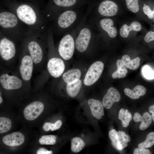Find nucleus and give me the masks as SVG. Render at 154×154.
Masks as SVG:
<instances>
[{
    "label": "nucleus",
    "instance_id": "f257e3e1",
    "mask_svg": "<svg viewBox=\"0 0 154 154\" xmlns=\"http://www.w3.org/2000/svg\"><path fill=\"white\" fill-rule=\"evenodd\" d=\"M79 12L68 10L59 13L56 21V25L60 32H64L72 29L78 22L80 16Z\"/></svg>",
    "mask_w": 154,
    "mask_h": 154
},
{
    "label": "nucleus",
    "instance_id": "f03ea898",
    "mask_svg": "<svg viewBox=\"0 0 154 154\" xmlns=\"http://www.w3.org/2000/svg\"><path fill=\"white\" fill-rule=\"evenodd\" d=\"M75 49V42L72 36L70 34L64 35L60 40L58 51L60 56L64 60H68L72 56Z\"/></svg>",
    "mask_w": 154,
    "mask_h": 154
},
{
    "label": "nucleus",
    "instance_id": "7ed1b4c3",
    "mask_svg": "<svg viewBox=\"0 0 154 154\" xmlns=\"http://www.w3.org/2000/svg\"><path fill=\"white\" fill-rule=\"evenodd\" d=\"M103 63L100 61H96L90 66L84 80V84L90 86L96 82L100 77L104 70Z\"/></svg>",
    "mask_w": 154,
    "mask_h": 154
},
{
    "label": "nucleus",
    "instance_id": "20e7f679",
    "mask_svg": "<svg viewBox=\"0 0 154 154\" xmlns=\"http://www.w3.org/2000/svg\"><path fill=\"white\" fill-rule=\"evenodd\" d=\"M17 15L19 18L25 23L31 25L35 23L37 17L34 10L30 6L22 5L17 10Z\"/></svg>",
    "mask_w": 154,
    "mask_h": 154
},
{
    "label": "nucleus",
    "instance_id": "39448f33",
    "mask_svg": "<svg viewBox=\"0 0 154 154\" xmlns=\"http://www.w3.org/2000/svg\"><path fill=\"white\" fill-rule=\"evenodd\" d=\"M91 38V33L88 28L83 26L77 35L75 45L77 50L81 52L87 49Z\"/></svg>",
    "mask_w": 154,
    "mask_h": 154
},
{
    "label": "nucleus",
    "instance_id": "423d86ee",
    "mask_svg": "<svg viewBox=\"0 0 154 154\" xmlns=\"http://www.w3.org/2000/svg\"><path fill=\"white\" fill-rule=\"evenodd\" d=\"M44 108V104L35 101L27 106L24 110V115L27 120L32 121L37 118L41 114Z\"/></svg>",
    "mask_w": 154,
    "mask_h": 154
},
{
    "label": "nucleus",
    "instance_id": "0eeeda50",
    "mask_svg": "<svg viewBox=\"0 0 154 154\" xmlns=\"http://www.w3.org/2000/svg\"><path fill=\"white\" fill-rule=\"evenodd\" d=\"M15 53V48L13 42L6 38L0 41V54L4 60H7L12 58Z\"/></svg>",
    "mask_w": 154,
    "mask_h": 154
},
{
    "label": "nucleus",
    "instance_id": "6e6552de",
    "mask_svg": "<svg viewBox=\"0 0 154 154\" xmlns=\"http://www.w3.org/2000/svg\"><path fill=\"white\" fill-rule=\"evenodd\" d=\"M47 67L50 74L55 78L60 76L65 69V65L63 61L61 59L54 58L48 61Z\"/></svg>",
    "mask_w": 154,
    "mask_h": 154
},
{
    "label": "nucleus",
    "instance_id": "1a4fd4ad",
    "mask_svg": "<svg viewBox=\"0 0 154 154\" xmlns=\"http://www.w3.org/2000/svg\"><path fill=\"white\" fill-rule=\"evenodd\" d=\"M0 82L4 89L8 90L18 89L22 85L21 80L18 77L7 74L1 76Z\"/></svg>",
    "mask_w": 154,
    "mask_h": 154
},
{
    "label": "nucleus",
    "instance_id": "9d476101",
    "mask_svg": "<svg viewBox=\"0 0 154 154\" xmlns=\"http://www.w3.org/2000/svg\"><path fill=\"white\" fill-rule=\"evenodd\" d=\"M33 61L31 57L26 55L23 58L20 67V71L22 78L25 80H30L33 70Z\"/></svg>",
    "mask_w": 154,
    "mask_h": 154
},
{
    "label": "nucleus",
    "instance_id": "9b49d317",
    "mask_svg": "<svg viewBox=\"0 0 154 154\" xmlns=\"http://www.w3.org/2000/svg\"><path fill=\"white\" fill-rule=\"evenodd\" d=\"M121 96L118 91L115 88L111 87L104 96L102 104L104 107L109 109L114 103L119 102Z\"/></svg>",
    "mask_w": 154,
    "mask_h": 154
},
{
    "label": "nucleus",
    "instance_id": "f8f14e48",
    "mask_svg": "<svg viewBox=\"0 0 154 154\" xmlns=\"http://www.w3.org/2000/svg\"><path fill=\"white\" fill-rule=\"evenodd\" d=\"M118 7L114 2L109 0L103 1L100 4L98 11L103 16L110 17L115 15L117 13Z\"/></svg>",
    "mask_w": 154,
    "mask_h": 154
},
{
    "label": "nucleus",
    "instance_id": "ddd939ff",
    "mask_svg": "<svg viewBox=\"0 0 154 154\" xmlns=\"http://www.w3.org/2000/svg\"><path fill=\"white\" fill-rule=\"evenodd\" d=\"M2 140L3 143L7 146H19L24 143L25 137L21 133L14 132L3 137Z\"/></svg>",
    "mask_w": 154,
    "mask_h": 154
},
{
    "label": "nucleus",
    "instance_id": "4468645a",
    "mask_svg": "<svg viewBox=\"0 0 154 154\" xmlns=\"http://www.w3.org/2000/svg\"><path fill=\"white\" fill-rule=\"evenodd\" d=\"M18 21L16 16L11 13L4 12L0 13V25L4 28L15 26Z\"/></svg>",
    "mask_w": 154,
    "mask_h": 154
},
{
    "label": "nucleus",
    "instance_id": "2eb2a0df",
    "mask_svg": "<svg viewBox=\"0 0 154 154\" xmlns=\"http://www.w3.org/2000/svg\"><path fill=\"white\" fill-rule=\"evenodd\" d=\"M88 104L93 116L98 119H101L104 115L102 103L99 100L90 99L88 101Z\"/></svg>",
    "mask_w": 154,
    "mask_h": 154
},
{
    "label": "nucleus",
    "instance_id": "dca6fc26",
    "mask_svg": "<svg viewBox=\"0 0 154 154\" xmlns=\"http://www.w3.org/2000/svg\"><path fill=\"white\" fill-rule=\"evenodd\" d=\"M28 49L33 61L36 64L40 62L42 58L43 52L39 44L32 41L29 44Z\"/></svg>",
    "mask_w": 154,
    "mask_h": 154
},
{
    "label": "nucleus",
    "instance_id": "f3484780",
    "mask_svg": "<svg viewBox=\"0 0 154 154\" xmlns=\"http://www.w3.org/2000/svg\"><path fill=\"white\" fill-rule=\"evenodd\" d=\"M102 28L106 32L111 38L115 37L117 35V30L116 28L113 26L114 22L109 18H104L102 19L100 22Z\"/></svg>",
    "mask_w": 154,
    "mask_h": 154
},
{
    "label": "nucleus",
    "instance_id": "a211bd4d",
    "mask_svg": "<svg viewBox=\"0 0 154 154\" xmlns=\"http://www.w3.org/2000/svg\"><path fill=\"white\" fill-rule=\"evenodd\" d=\"M124 91L125 94L130 98L137 99H139L140 96L144 95L146 93V90L144 86L138 85L136 86L133 90L125 88Z\"/></svg>",
    "mask_w": 154,
    "mask_h": 154
},
{
    "label": "nucleus",
    "instance_id": "6ab92c4d",
    "mask_svg": "<svg viewBox=\"0 0 154 154\" xmlns=\"http://www.w3.org/2000/svg\"><path fill=\"white\" fill-rule=\"evenodd\" d=\"M82 86V82L79 79L67 83L66 91L68 95L71 97L76 96L79 92Z\"/></svg>",
    "mask_w": 154,
    "mask_h": 154
},
{
    "label": "nucleus",
    "instance_id": "aec40b11",
    "mask_svg": "<svg viewBox=\"0 0 154 154\" xmlns=\"http://www.w3.org/2000/svg\"><path fill=\"white\" fill-rule=\"evenodd\" d=\"M141 29V24L138 22L134 21L129 26L125 24L123 25L120 29V33L122 37L125 38L128 37L131 31H138Z\"/></svg>",
    "mask_w": 154,
    "mask_h": 154
},
{
    "label": "nucleus",
    "instance_id": "412c9836",
    "mask_svg": "<svg viewBox=\"0 0 154 154\" xmlns=\"http://www.w3.org/2000/svg\"><path fill=\"white\" fill-rule=\"evenodd\" d=\"M116 138L117 140V148L118 150L121 151L127 146V143L130 141V137L129 135L125 134L122 131L117 132Z\"/></svg>",
    "mask_w": 154,
    "mask_h": 154
},
{
    "label": "nucleus",
    "instance_id": "4be33fe9",
    "mask_svg": "<svg viewBox=\"0 0 154 154\" xmlns=\"http://www.w3.org/2000/svg\"><path fill=\"white\" fill-rule=\"evenodd\" d=\"M121 60L125 67L130 70H135L139 68L140 59L137 57L131 60L129 55L125 54L122 57Z\"/></svg>",
    "mask_w": 154,
    "mask_h": 154
},
{
    "label": "nucleus",
    "instance_id": "5701e85b",
    "mask_svg": "<svg viewBox=\"0 0 154 154\" xmlns=\"http://www.w3.org/2000/svg\"><path fill=\"white\" fill-rule=\"evenodd\" d=\"M81 75V72L80 70L73 69L64 73L62 75V78L65 82L68 83L79 79Z\"/></svg>",
    "mask_w": 154,
    "mask_h": 154
},
{
    "label": "nucleus",
    "instance_id": "b1692460",
    "mask_svg": "<svg viewBox=\"0 0 154 154\" xmlns=\"http://www.w3.org/2000/svg\"><path fill=\"white\" fill-rule=\"evenodd\" d=\"M116 64L117 69L112 73V78L115 79L117 78H121L125 77L128 72V71L121 60H118L117 61Z\"/></svg>",
    "mask_w": 154,
    "mask_h": 154
},
{
    "label": "nucleus",
    "instance_id": "393cba45",
    "mask_svg": "<svg viewBox=\"0 0 154 154\" xmlns=\"http://www.w3.org/2000/svg\"><path fill=\"white\" fill-rule=\"evenodd\" d=\"M118 117L121 120L122 126L124 127H128L132 119V115L128 110H125L123 108L120 110Z\"/></svg>",
    "mask_w": 154,
    "mask_h": 154
},
{
    "label": "nucleus",
    "instance_id": "a878e982",
    "mask_svg": "<svg viewBox=\"0 0 154 154\" xmlns=\"http://www.w3.org/2000/svg\"><path fill=\"white\" fill-rule=\"evenodd\" d=\"M85 143L81 138L76 137L71 140V148L73 152L78 153L81 151L85 145Z\"/></svg>",
    "mask_w": 154,
    "mask_h": 154
},
{
    "label": "nucleus",
    "instance_id": "bb28decb",
    "mask_svg": "<svg viewBox=\"0 0 154 154\" xmlns=\"http://www.w3.org/2000/svg\"><path fill=\"white\" fill-rule=\"evenodd\" d=\"M141 123L139 129L141 130L147 129L150 125L152 121V118L151 114L148 112H145L142 116L140 121Z\"/></svg>",
    "mask_w": 154,
    "mask_h": 154
},
{
    "label": "nucleus",
    "instance_id": "cd10ccee",
    "mask_svg": "<svg viewBox=\"0 0 154 154\" xmlns=\"http://www.w3.org/2000/svg\"><path fill=\"white\" fill-rule=\"evenodd\" d=\"M11 127V122L10 119L5 117H0V133L8 131Z\"/></svg>",
    "mask_w": 154,
    "mask_h": 154
},
{
    "label": "nucleus",
    "instance_id": "c85d7f7f",
    "mask_svg": "<svg viewBox=\"0 0 154 154\" xmlns=\"http://www.w3.org/2000/svg\"><path fill=\"white\" fill-rule=\"evenodd\" d=\"M154 144V132H151L149 133L145 141L140 143L138 147L141 148H147L152 147Z\"/></svg>",
    "mask_w": 154,
    "mask_h": 154
},
{
    "label": "nucleus",
    "instance_id": "c756f323",
    "mask_svg": "<svg viewBox=\"0 0 154 154\" xmlns=\"http://www.w3.org/2000/svg\"><path fill=\"white\" fill-rule=\"evenodd\" d=\"M62 123V121L60 120H57L54 123L46 122L43 125L42 128L43 129L46 131L50 130L54 131L59 129L61 127Z\"/></svg>",
    "mask_w": 154,
    "mask_h": 154
},
{
    "label": "nucleus",
    "instance_id": "7c9ffc66",
    "mask_svg": "<svg viewBox=\"0 0 154 154\" xmlns=\"http://www.w3.org/2000/svg\"><path fill=\"white\" fill-rule=\"evenodd\" d=\"M56 139L54 135H44L41 136L39 141L41 145H54L56 143Z\"/></svg>",
    "mask_w": 154,
    "mask_h": 154
},
{
    "label": "nucleus",
    "instance_id": "2f4dec72",
    "mask_svg": "<svg viewBox=\"0 0 154 154\" xmlns=\"http://www.w3.org/2000/svg\"><path fill=\"white\" fill-rule=\"evenodd\" d=\"M139 0H125L127 8L130 11L135 13L139 10Z\"/></svg>",
    "mask_w": 154,
    "mask_h": 154
},
{
    "label": "nucleus",
    "instance_id": "473e14b6",
    "mask_svg": "<svg viewBox=\"0 0 154 154\" xmlns=\"http://www.w3.org/2000/svg\"><path fill=\"white\" fill-rule=\"evenodd\" d=\"M54 1L57 6L66 7L74 5L76 0H54Z\"/></svg>",
    "mask_w": 154,
    "mask_h": 154
},
{
    "label": "nucleus",
    "instance_id": "72a5a7b5",
    "mask_svg": "<svg viewBox=\"0 0 154 154\" xmlns=\"http://www.w3.org/2000/svg\"><path fill=\"white\" fill-rule=\"evenodd\" d=\"M142 72L144 77L148 80L154 79V70L148 65H145L142 68Z\"/></svg>",
    "mask_w": 154,
    "mask_h": 154
},
{
    "label": "nucleus",
    "instance_id": "f704fd0d",
    "mask_svg": "<svg viewBox=\"0 0 154 154\" xmlns=\"http://www.w3.org/2000/svg\"><path fill=\"white\" fill-rule=\"evenodd\" d=\"M117 132L114 129L111 130L109 133V137L112 141V143L113 146L118 150L117 148V140L116 138Z\"/></svg>",
    "mask_w": 154,
    "mask_h": 154
},
{
    "label": "nucleus",
    "instance_id": "c9c22d12",
    "mask_svg": "<svg viewBox=\"0 0 154 154\" xmlns=\"http://www.w3.org/2000/svg\"><path fill=\"white\" fill-rule=\"evenodd\" d=\"M143 11L144 13L148 16L150 19L154 18V11L152 10L150 7L147 5H144L143 8Z\"/></svg>",
    "mask_w": 154,
    "mask_h": 154
},
{
    "label": "nucleus",
    "instance_id": "e433bc0d",
    "mask_svg": "<svg viewBox=\"0 0 154 154\" xmlns=\"http://www.w3.org/2000/svg\"><path fill=\"white\" fill-rule=\"evenodd\" d=\"M134 154H151V153L148 149L145 148H135L133 152Z\"/></svg>",
    "mask_w": 154,
    "mask_h": 154
},
{
    "label": "nucleus",
    "instance_id": "4c0bfd02",
    "mask_svg": "<svg viewBox=\"0 0 154 154\" xmlns=\"http://www.w3.org/2000/svg\"><path fill=\"white\" fill-rule=\"evenodd\" d=\"M145 41L147 42H149L154 40V32L152 31L148 32L144 37Z\"/></svg>",
    "mask_w": 154,
    "mask_h": 154
},
{
    "label": "nucleus",
    "instance_id": "58836bf2",
    "mask_svg": "<svg viewBox=\"0 0 154 154\" xmlns=\"http://www.w3.org/2000/svg\"><path fill=\"white\" fill-rule=\"evenodd\" d=\"M37 154H52V152L51 151H48L45 149L42 148H40L37 152Z\"/></svg>",
    "mask_w": 154,
    "mask_h": 154
},
{
    "label": "nucleus",
    "instance_id": "ea45409f",
    "mask_svg": "<svg viewBox=\"0 0 154 154\" xmlns=\"http://www.w3.org/2000/svg\"><path fill=\"white\" fill-rule=\"evenodd\" d=\"M142 116L137 112L135 113L133 119L134 121L135 122H138L140 121Z\"/></svg>",
    "mask_w": 154,
    "mask_h": 154
},
{
    "label": "nucleus",
    "instance_id": "a19ab883",
    "mask_svg": "<svg viewBox=\"0 0 154 154\" xmlns=\"http://www.w3.org/2000/svg\"><path fill=\"white\" fill-rule=\"evenodd\" d=\"M149 112L152 113L151 117L153 121H154V105L150 106L149 109Z\"/></svg>",
    "mask_w": 154,
    "mask_h": 154
},
{
    "label": "nucleus",
    "instance_id": "79ce46f5",
    "mask_svg": "<svg viewBox=\"0 0 154 154\" xmlns=\"http://www.w3.org/2000/svg\"><path fill=\"white\" fill-rule=\"evenodd\" d=\"M1 94L0 92V104H1L3 101V99L2 97L1 96Z\"/></svg>",
    "mask_w": 154,
    "mask_h": 154
},
{
    "label": "nucleus",
    "instance_id": "37998d69",
    "mask_svg": "<svg viewBox=\"0 0 154 154\" xmlns=\"http://www.w3.org/2000/svg\"><path fill=\"white\" fill-rule=\"evenodd\" d=\"M113 129V127H111L110 128V130H111Z\"/></svg>",
    "mask_w": 154,
    "mask_h": 154
},
{
    "label": "nucleus",
    "instance_id": "c03bdc74",
    "mask_svg": "<svg viewBox=\"0 0 154 154\" xmlns=\"http://www.w3.org/2000/svg\"><path fill=\"white\" fill-rule=\"evenodd\" d=\"M145 5V4H144V5Z\"/></svg>",
    "mask_w": 154,
    "mask_h": 154
}]
</instances>
